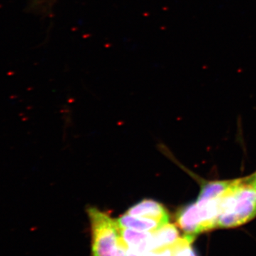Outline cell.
Listing matches in <instances>:
<instances>
[{
    "instance_id": "cell-13",
    "label": "cell",
    "mask_w": 256,
    "mask_h": 256,
    "mask_svg": "<svg viewBox=\"0 0 256 256\" xmlns=\"http://www.w3.org/2000/svg\"><path fill=\"white\" fill-rule=\"evenodd\" d=\"M37 1H38V2H40V0H37ZM52 1H54V0H52Z\"/></svg>"
},
{
    "instance_id": "cell-7",
    "label": "cell",
    "mask_w": 256,
    "mask_h": 256,
    "mask_svg": "<svg viewBox=\"0 0 256 256\" xmlns=\"http://www.w3.org/2000/svg\"><path fill=\"white\" fill-rule=\"evenodd\" d=\"M117 222L120 226L122 228L134 229L140 232H156L160 227L165 225L156 220L134 216L128 214L122 216Z\"/></svg>"
},
{
    "instance_id": "cell-9",
    "label": "cell",
    "mask_w": 256,
    "mask_h": 256,
    "mask_svg": "<svg viewBox=\"0 0 256 256\" xmlns=\"http://www.w3.org/2000/svg\"><path fill=\"white\" fill-rule=\"evenodd\" d=\"M195 236L185 234L182 238H178L172 246V256H197L196 252L192 247Z\"/></svg>"
},
{
    "instance_id": "cell-12",
    "label": "cell",
    "mask_w": 256,
    "mask_h": 256,
    "mask_svg": "<svg viewBox=\"0 0 256 256\" xmlns=\"http://www.w3.org/2000/svg\"><path fill=\"white\" fill-rule=\"evenodd\" d=\"M244 182L256 191V172L249 178H244Z\"/></svg>"
},
{
    "instance_id": "cell-2",
    "label": "cell",
    "mask_w": 256,
    "mask_h": 256,
    "mask_svg": "<svg viewBox=\"0 0 256 256\" xmlns=\"http://www.w3.org/2000/svg\"><path fill=\"white\" fill-rule=\"evenodd\" d=\"M222 198L197 200L182 207L176 214L178 226L186 235L194 236L217 228Z\"/></svg>"
},
{
    "instance_id": "cell-10",
    "label": "cell",
    "mask_w": 256,
    "mask_h": 256,
    "mask_svg": "<svg viewBox=\"0 0 256 256\" xmlns=\"http://www.w3.org/2000/svg\"><path fill=\"white\" fill-rule=\"evenodd\" d=\"M142 256H172V246L162 248L146 252Z\"/></svg>"
},
{
    "instance_id": "cell-8",
    "label": "cell",
    "mask_w": 256,
    "mask_h": 256,
    "mask_svg": "<svg viewBox=\"0 0 256 256\" xmlns=\"http://www.w3.org/2000/svg\"><path fill=\"white\" fill-rule=\"evenodd\" d=\"M178 238L176 226L170 223L165 224L152 232V250L172 246Z\"/></svg>"
},
{
    "instance_id": "cell-6",
    "label": "cell",
    "mask_w": 256,
    "mask_h": 256,
    "mask_svg": "<svg viewBox=\"0 0 256 256\" xmlns=\"http://www.w3.org/2000/svg\"><path fill=\"white\" fill-rule=\"evenodd\" d=\"M244 181V178L204 183L197 200H214L226 196Z\"/></svg>"
},
{
    "instance_id": "cell-4",
    "label": "cell",
    "mask_w": 256,
    "mask_h": 256,
    "mask_svg": "<svg viewBox=\"0 0 256 256\" xmlns=\"http://www.w3.org/2000/svg\"><path fill=\"white\" fill-rule=\"evenodd\" d=\"M126 214L134 216L152 218L163 224L169 223V214L164 206L152 200H143L138 202L131 206Z\"/></svg>"
},
{
    "instance_id": "cell-5",
    "label": "cell",
    "mask_w": 256,
    "mask_h": 256,
    "mask_svg": "<svg viewBox=\"0 0 256 256\" xmlns=\"http://www.w3.org/2000/svg\"><path fill=\"white\" fill-rule=\"evenodd\" d=\"M121 238L128 248L140 256L152 250V232H140L121 227Z\"/></svg>"
},
{
    "instance_id": "cell-3",
    "label": "cell",
    "mask_w": 256,
    "mask_h": 256,
    "mask_svg": "<svg viewBox=\"0 0 256 256\" xmlns=\"http://www.w3.org/2000/svg\"><path fill=\"white\" fill-rule=\"evenodd\" d=\"M87 210L92 226V256H114L121 227L105 212L94 207Z\"/></svg>"
},
{
    "instance_id": "cell-1",
    "label": "cell",
    "mask_w": 256,
    "mask_h": 256,
    "mask_svg": "<svg viewBox=\"0 0 256 256\" xmlns=\"http://www.w3.org/2000/svg\"><path fill=\"white\" fill-rule=\"evenodd\" d=\"M256 216V191L244 182L220 202L217 228H230L246 224Z\"/></svg>"
},
{
    "instance_id": "cell-11",
    "label": "cell",
    "mask_w": 256,
    "mask_h": 256,
    "mask_svg": "<svg viewBox=\"0 0 256 256\" xmlns=\"http://www.w3.org/2000/svg\"><path fill=\"white\" fill-rule=\"evenodd\" d=\"M114 256H128V245L124 242L121 236L118 242L117 248Z\"/></svg>"
}]
</instances>
